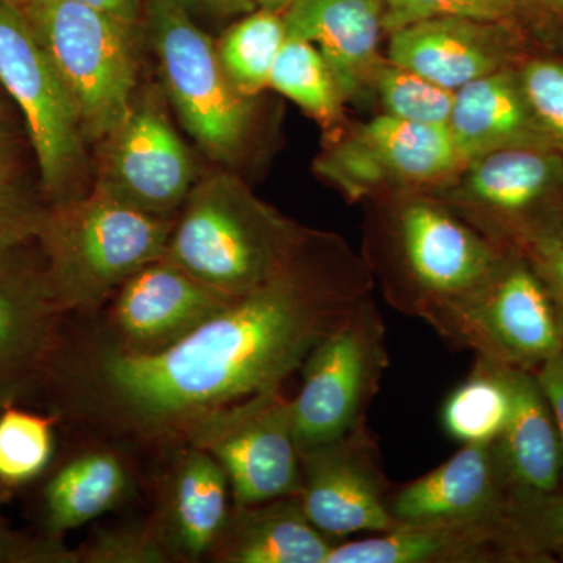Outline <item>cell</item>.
Segmentation results:
<instances>
[{
  "label": "cell",
  "mask_w": 563,
  "mask_h": 563,
  "mask_svg": "<svg viewBox=\"0 0 563 563\" xmlns=\"http://www.w3.org/2000/svg\"><path fill=\"white\" fill-rule=\"evenodd\" d=\"M531 2L537 3V5L542 7L544 10L551 11V13L563 16V0H531Z\"/></svg>",
  "instance_id": "cell-43"
},
{
  "label": "cell",
  "mask_w": 563,
  "mask_h": 563,
  "mask_svg": "<svg viewBox=\"0 0 563 563\" xmlns=\"http://www.w3.org/2000/svg\"><path fill=\"white\" fill-rule=\"evenodd\" d=\"M258 9L274 11V13H284L295 0H254Z\"/></svg>",
  "instance_id": "cell-42"
},
{
  "label": "cell",
  "mask_w": 563,
  "mask_h": 563,
  "mask_svg": "<svg viewBox=\"0 0 563 563\" xmlns=\"http://www.w3.org/2000/svg\"><path fill=\"white\" fill-rule=\"evenodd\" d=\"M533 117L563 154V62L536 58L517 69Z\"/></svg>",
  "instance_id": "cell-35"
},
{
  "label": "cell",
  "mask_w": 563,
  "mask_h": 563,
  "mask_svg": "<svg viewBox=\"0 0 563 563\" xmlns=\"http://www.w3.org/2000/svg\"><path fill=\"white\" fill-rule=\"evenodd\" d=\"M559 236L563 240V214H562V221H561V233H559Z\"/></svg>",
  "instance_id": "cell-46"
},
{
  "label": "cell",
  "mask_w": 563,
  "mask_h": 563,
  "mask_svg": "<svg viewBox=\"0 0 563 563\" xmlns=\"http://www.w3.org/2000/svg\"><path fill=\"white\" fill-rule=\"evenodd\" d=\"M13 3L65 84L85 139L88 143L106 140L136 98L140 24L80 3Z\"/></svg>",
  "instance_id": "cell-4"
},
{
  "label": "cell",
  "mask_w": 563,
  "mask_h": 563,
  "mask_svg": "<svg viewBox=\"0 0 563 563\" xmlns=\"http://www.w3.org/2000/svg\"><path fill=\"white\" fill-rule=\"evenodd\" d=\"M299 455L298 498L318 531L342 543L351 536H376L398 526L388 510L391 488L379 444L366 424Z\"/></svg>",
  "instance_id": "cell-13"
},
{
  "label": "cell",
  "mask_w": 563,
  "mask_h": 563,
  "mask_svg": "<svg viewBox=\"0 0 563 563\" xmlns=\"http://www.w3.org/2000/svg\"><path fill=\"white\" fill-rule=\"evenodd\" d=\"M76 551L79 563L174 562L154 518L147 523L102 529Z\"/></svg>",
  "instance_id": "cell-34"
},
{
  "label": "cell",
  "mask_w": 563,
  "mask_h": 563,
  "mask_svg": "<svg viewBox=\"0 0 563 563\" xmlns=\"http://www.w3.org/2000/svg\"><path fill=\"white\" fill-rule=\"evenodd\" d=\"M372 77L387 114L421 124H450L455 91L391 62L374 68Z\"/></svg>",
  "instance_id": "cell-31"
},
{
  "label": "cell",
  "mask_w": 563,
  "mask_h": 563,
  "mask_svg": "<svg viewBox=\"0 0 563 563\" xmlns=\"http://www.w3.org/2000/svg\"><path fill=\"white\" fill-rule=\"evenodd\" d=\"M372 290L342 244L307 240L295 262L168 350L131 355L92 339L62 342L46 384L66 412L132 442L180 446L210 413L282 388Z\"/></svg>",
  "instance_id": "cell-1"
},
{
  "label": "cell",
  "mask_w": 563,
  "mask_h": 563,
  "mask_svg": "<svg viewBox=\"0 0 563 563\" xmlns=\"http://www.w3.org/2000/svg\"><path fill=\"white\" fill-rule=\"evenodd\" d=\"M185 443L213 455L231 484L232 506L298 496L301 455L291 399L273 388L196 422Z\"/></svg>",
  "instance_id": "cell-10"
},
{
  "label": "cell",
  "mask_w": 563,
  "mask_h": 563,
  "mask_svg": "<svg viewBox=\"0 0 563 563\" xmlns=\"http://www.w3.org/2000/svg\"><path fill=\"white\" fill-rule=\"evenodd\" d=\"M0 85L16 103L49 203L79 198L88 168L79 113L22 11L0 0Z\"/></svg>",
  "instance_id": "cell-8"
},
{
  "label": "cell",
  "mask_w": 563,
  "mask_h": 563,
  "mask_svg": "<svg viewBox=\"0 0 563 563\" xmlns=\"http://www.w3.org/2000/svg\"><path fill=\"white\" fill-rule=\"evenodd\" d=\"M173 218L144 213L92 190L49 203L35 242L66 313L98 310L129 277L165 257Z\"/></svg>",
  "instance_id": "cell-3"
},
{
  "label": "cell",
  "mask_w": 563,
  "mask_h": 563,
  "mask_svg": "<svg viewBox=\"0 0 563 563\" xmlns=\"http://www.w3.org/2000/svg\"><path fill=\"white\" fill-rule=\"evenodd\" d=\"M426 324L454 346L510 368L537 372L563 354L561 306L521 252Z\"/></svg>",
  "instance_id": "cell-6"
},
{
  "label": "cell",
  "mask_w": 563,
  "mask_h": 563,
  "mask_svg": "<svg viewBox=\"0 0 563 563\" xmlns=\"http://www.w3.org/2000/svg\"><path fill=\"white\" fill-rule=\"evenodd\" d=\"M388 365L384 317L366 296L302 363L301 388L291 398L299 451L365 424Z\"/></svg>",
  "instance_id": "cell-9"
},
{
  "label": "cell",
  "mask_w": 563,
  "mask_h": 563,
  "mask_svg": "<svg viewBox=\"0 0 563 563\" xmlns=\"http://www.w3.org/2000/svg\"><path fill=\"white\" fill-rule=\"evenodd\" d=\"M47 207L22 179L16 162L0 163V257L35 242Z\"/></svg>",
  "instance_id": "cell-32"
},
{
  "label": "cell",
  "mask_w": 563,
  "mask_h": 563,
  "mask_svg": "<svg viewBox=\"0 0 563 563\" xmlns=\"http://www.w3.org/2000/svg\"><path fill=\"white\" fill-rule=\"evenodd\" d=\"M269 87L312 117L331 121L339 114V87L320 51L309 41L287 36L269 74Z\"/></svg>",
  "instance_id": "cell-28"
},
{
  "label": "cell",
  "mask_w": 563,
  "mask_h": 563,
  "mask_svg": "<svg viewBox=\"0 0 563 563\" xmlns=\"http://www.w3.org/2000/svg\"><path fill=\"white\" fill-rule=\"evenodd\" d=\"M235 299L207 287L163 257L133 274L111 296L106 331L96 339L124 354H157Z\"/></svg>",
  "instance_id": "cell-14"
},
{
  "label": "cell",
  "mask_w": 563,
  "mask_h": 563,
  "mask_svg": "<svg viewBox=\"0 0 563 563\" xmlns=\"http://www.w3.org/2000/svg\"><path fill=\"white\" fill-rule=\"evenodd\" d=\"M18 139L9 121H0V163L14 161Z\"/></svg>",
  "instance_id": "cell-41"
},
{
  "label": "cell",
  "mask_w": 563,
  "mask_h": 563,
  "mask_svg": "<svg viewBox=\"0 0 563 563\" xmlns=\"http://www.w3.org/2000/svg\"><path fill=\"white\" fill-rule=\"evenodd\" d=\"M454 202L476 218L485 236L521 252L561 233L563 154L553 147H506L466 163Z\"/></svg>",
  "instance_id": "cell-11"
},
{
  "label": "cell",
  "mask_w": 563,
  "mask_h": 563,
  "mask_svg": "<svg viewBox=\"0 0 563 563\" xmlns=\"http://www.w3.org/2000/svg\"><path fill=\"white\" fill-rule=\"evenodd\" d=\"M325 563H518L501 520L399 525L391 531L344 540Z\"/></svg>",
  "instance_id": "cell-19"
},
{
  "label": "cell",
  "mask_w": 563,
  "mask_h": 563,
  "mask_svg": "<svg viewBox=\"0 0 563 563\" xmlns=\"http://www.w3.org/2000/svg\"><path fill=\"white\" fill-rule=\"evenodd\" d=\"M499 25L459 18L415 22L390 33L388 60L457 91L470 81L506 68Z\"/></svg>",
  "instance_id": "cell-20"
},
{
  "label": "cell",
  "mask_w": 563,
  "mask_h": 563,
  "mask_svg": "<svg viewBox=\"0 0 563 563\" xmlns=\"http://www.w3.org/2000/svg\"><path fill=\"white\" fill-rule=\"evenodd\" d=\"M448 128L465 165L506 147H553L533 117L517 69H498L459 88Z\"/></svg>",
  "instance_id": "cell-22"
},
{
  "label": "cell",
  "mask_w": 563,
  "mask_h": 563,
  "mask_svg": "<svg viewBox=\"0 0 563 563\" xmlns=\"http://www.w3.org/2000/svg\"><path fill=\"white\" fill-rule=\"evenodd\" d=\"M285 40L284 16L263 9L244 14L222 35L218 57L240 95L252 98L269 87V74Z\"/></svg>",
  "instance_id": "cell-27"
},
{
  "label": "cell",
  "mask_w": 563,
  "mask_h": 563,
  "mask_svg": "<svg viewBox=\"0 0 563 563\" xmlns=\"http://www.w3.org/2000/svg\"><path fill=\"white\" fill-rule=\"evenodd\" d=\"M66 314L43 262L29 261L22 250L0 257V410L47 383Z\"/></svg>",
  "instance_id": "cell-16"
},
{
  "label": "cell",
  "mask_w": 563,
  "mask_h": 563,
  "mask_svg": "<svg viewBox=\"0 0 563 563\" xmlns=\"http://www.w3.org/2000/svg\"><path fill=\"white\" fill-rule=\"evenodd\" d=\"M55 453V418L14 406L0 410V487L18 488L46 472Z\"/></svg>",
  "instance_id": "cell-29"
},
{
  "label": "cell",
  "mask_w": 563,
  "mask_h": 563,
  "mask_svg": "<svg viewBox=\"0 0 563 563\" xmlns=\"http://www.w3.org/2000/svg\"><path fill=\"white\" fill-rule=\"evenodd\" d=\"M0 563H79L63 537L29 533L0 521Z\"/></svg>",
  "instance_id": "cell-36"
},
{
  "label": "cell",
  "mask_w": 563,
  "mask_h": 563,
  "mask_svg": "<svg viewBox=\"0 0 563 563\" xmlns=\"http://www.w3.org/2000/svg\"><path fill=\"white\" fill-rule=\"evenodd\" d=\"M521 254L542 277L563 312V240L548 235L523 247Z\"/></svg>",
  "instance_id": "cell-37"
},
{
  "label": "cell",
  "mask_w": 563,
  "mask_h": 563,
  "mask_svg": "<svg viewBox=\"0 0 563 563\" xmlns=\"http://www.w3.org/2000/svg\"><path fill=\"white\" fill-rule=\"evenodd\" d=\"M191 13L209 14L213 18H231L257 10L254 0H180Z\"/></svg>",
  "instance_id": "cell-39"
},
{
  "label": "cell",
  "mask_w": 563,
  "mask_h": 563,
  "mask_svg": "<svg viewBox=\"0 0 563 563\" xmlns=\"http://www.w3.org/2000/svg\"><path fill=\"white\" fill-rule=\"evenodd\" d=\"M387 243V299L424 322L479 288L515 252L428 199L398 206Z\"/></svg>",
  "instance_id": "cell-5"
},
{
  "label": "cell",
  "mask_w": 563,
  "mask_h": 563,
  "mask_svg": "<svg viewBox=\"0 0 563 563\" xmlns=\"http://www.w3.org/2000/svg\"><path fill=\"white\" fill-rule=\"evenodd\" d=\"M521 3L523 0H384V31L391 33L440 18L503 24L512 20Z\"/></svg>",
  "instance_id": "cell-33"
},
{
  "label": "cell",
  "mask_w": 563,
  "mask_h": 563,
  "mask_svg": "<svg viewBox=\"0 0 563 563\" xmlns=\"http://www.w3.org/2000/svg\"><path fill=\"white\" fill-rule=\"evenodd\" d=\"M465 166L448 125L421 124L383 114L361 125L329 152L318 169L350 196L398 180L424 185Z\"/></svg>",
  "instance_id": "cell-15"
},
{
  "label": "cell",
  "mask_w": 563,
  "mask_h": 563,
  "mask_svg": "<svg viewBox=\"0 0 563 563\" xmlns=\"http://www.w3.org/2000/svg\"><path fill=\"white\" fill-rule=\"evenodd\" d=\"M507 532L518 563L554 562L563 544V488L540 495L515 493L507 509Z\"/></svg>",
  "instance_id": "cell-30"
},
{
  "label": "cell",
  "mask_w": 563,
  "mask_h": 563,
  "mask_svg": "<svg viewBox=\"0 0 563 563\" xmlns=\"http://www.w3.org/2000/svg\"><path fill=\"white\" fill-rule=\"evenodd\" d=\"M307 236L225 173L195 184L165 258L221 295L240 298L288 268Z\"/></svg>",
  "instance_id": "cell-2"
},
{
  "label": "cell",
  "mask_w": 563,
  "mask_h": 563,
  "mask_svg": "<svg viewBox=\"0 0 563 563\" xmlns=\"http://www.w3.org/2000/svg\"><path fill=\"white\" fill-rule=\"evenodd\" d=\"M11 2H22V0H11ZM57 2L80 3L135 24H140L144 10V0H57Z\"/></svg>",
  "instance_id": "cell-40"
},
{
  "label": "cell",
  "mask_w": 563,
  "mask_h": 563,
  "mask_svg": "<svg viewBox=\"0 0 563 563\" xmlns=\"http://www.w3.org/2000/svg\"><path fill=\"white\" fill-rule=\"evenodd\" d=\"M512 409L496 444L515 492L540 495L562 488V451L553 410L536 373L510 368Z\"/></svg>",
  "instance_id": "cell-24"
},
{
  "label": "cell",
  "mask_w": 563,
  "mask_h": 563,
  "mask_svg": "<svg viewBox=\"0 0 563 563\" xmlns=\"http://www.w3.org/2000/svg\"><path fill=\"white\" fill-rule=\"evenodd\" d=\"M124 457L110 448L74 455L52 474L43 492L44 532L63 537L117 509L132 492Z\"/></svg>",
  "instance_id": "cell-25"
},
{
  "label": "cell",
  "mask_w": 563,
  "mask_h": 563,
  "mask_svg": "<svg viewBox=\"0 0 563 563\" xmlns=\"http://www.w3.org/2000/svg\"><path fill=\"white\" fill-rule=\"evenodd\" d=\"M102 143L92 190L155 217L173 218L195 187V161L152 95L133 101Z\"/></svg>",
  "instance_id": "cell-12"
},
{
  "label": "cell",
  "mask_w": 563,
  "mask_h": 563,
  "mask_svg": "<svg viewBox=\"0 0 563 563\" xmlns=\"http://www.w3.org/2000/svg\"><path fill=\"white\" fill-rule=\"evenodd\" d=\"M510 409L509 366L476 357L472 373L443 402L442 426L455 442L493 443L506 429Z\"/></svg>",
  "instance_id": "cell-26"
},
{
  "label": "cell",
  "mask_w": 563,
  "mask_h": 563,
  "mask_svg": "<svg viewBox=\"0 0 563 563\" xmlns=\"http://www.w3.org/2000/svg\"><path fill=\"white\" fill-rule=\"evenodd\" d=\"M339 542L314 528L298 496L232 506L209 561L217 563H325Z\"/></svg>",
  "instance_id": "cell-23"
},
{
  "label": "cell",
  "mask_w": 563,
  "mask_h": 563,
  "mask_svg": "<svg viewBox=\"0 0 563 563\" xmlns=\"http://www.w3.org/2000/svg\"><path fill=\"white\" fill-rule=\"evenodd\" d=\"M143 16L163 87L181 124L210 158L235 161L250 136L251 98L229 80L217 44L180 0H146Z\"/></svg>",
  "instance_id": "cell-7"
},
{
  "label": "cell",
  "mask_w": 563,
  "mask_h": 563,
  "mask_svg": "<svg viewBox=\"0 0 563 563\" xmlns=\"http://www.w3.org/2000/svg\"><path fill=\"white\" fill-rule=\"evenodd\" d=\"M515 488L498 444H462L442 465L388 496L399 525L462 523L501 520Z\"/></svg>",
  "instance_id": "cell-17"
},
{
  "label": "cell",
  "mask_w": 563,
  "mask_h": 563,
  "mask_svg": "<svg viewBox=\"0 0 563 563\" xmlns=\"http://www.w3.org/2000/svg\"><path fill=\"white\" fill-rule=\"evenodd\" d=\"M174 457L154 521L174 562L206 561L231 515V484L220 462L201 448L180 444Z\"/></svg>",
  "instance_id": "cell-18"
},
{
  "label": "cell",
  "mask_w": 563,
  "mask_h": 563,
  "mask_svg": "<svg viewBox=\"0 0 563 563\" xmlns=\"http://www.w3.org/2000/svg\"><path fill=\"white\" fill-rule=\"evenodd\" d=\"M536 377L540 387L550 402L553 410L555 426H558L559 440H561L562 451V488H563V354L555 355L554 358L543 363L537 369Z\"/></svg>",
  "instance_id": "cell-38"
},
{
  "label": "cell",
  "mask_w": 563,
  "mask_h": 563,
  "mask_svg": "<svg viewBox=\"0 0 563 563\" xmlns=\"http://www.w3.org/2000/svg\"><path fill=\"white\" fill-rule=\"evenodd\" d=\"M5 96L7 92L0 85V121H9V106H7L9 102H7Z\"/></svg>",
  "instance_id": "cell-44"
},
{
  "label": "cell",
  "mask_w": 563,
  "mask_h": 563,
  "mask_svg": "<svg viewBox=\"0 0 563 563\" xmlns=\"http://www.w3.org/2000/svg\"><path fill=\"white\" fill-rule=\"evenodd\" d=\"M384 10V0H295L282 16L287 36L312 43L350 98L376 68Z\"/></svg>",
  "instance_id": "cell-21"
},
{
  "label": "cell",
  "mask_w": 563,
  "mask_h": 563,
  "mask_svg": "<svg viewBox=\"0 0 563 563\" xmlns=\"http://www.w3.org/2000/svg\"><path fill=\"white\" fill-rule=\"evenodd\" d=\"M553 559H554V562H562L563 563V544L562 547H559V548H555V550L553 551Z\"/></svg>",
  "instance_id": "cell-45"
}]
</instances>
